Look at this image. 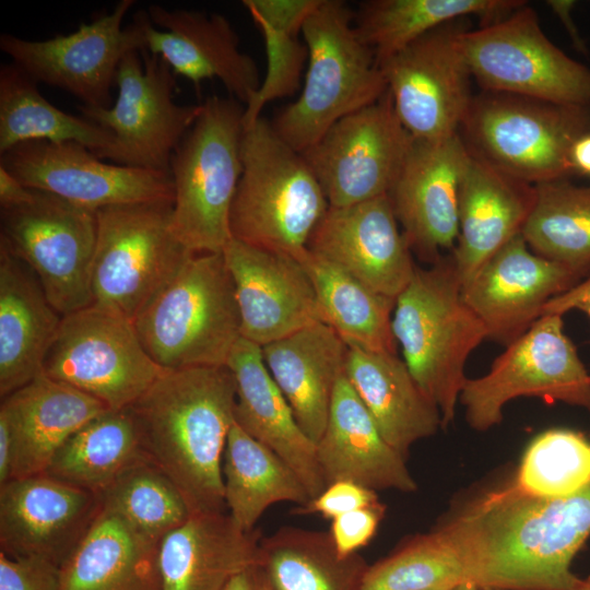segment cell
Wrapping results in <instances>:
<instances>
[{
  "mask_svg": "<svg viewBox=\"0 0 590 590\" xmlns=\"http://www.w3.org/2000/svg\"><path fill=\"white\" fill-rule=\"evenodd\" d=\"M460 20L441 25L379 67L396 113L416 140L459 133L473 98Z\"/></svg>",
  "mask_w": 590,
  "mask_h": 590,
  "instance_id": "cell-17",
  "label": "cell"
},
{
  "mask_svg": "<svg viewBox=\"0 0 590 590\" xmlns=\"http://www.w3.org/2000/svg\"><path fill=\"white\" fill-rule=\"evenodd\" d=\"M222 474L228 515L245 531L255 530L263 512L276 503L303 507L310 500L295 471L235 422L228 433Z\"/></svg>",
  "mask_w": 590,
  "mask_h": 590,
  "instance_id": "cell-34",
  "label": "cell"
},
{
  "mask_svg": "<svg viewBox=\"0 0 590 590\" xmlns=\"http://www.w3.org/2000/svg\"><path fill=\"white\" fill-rule=\"evenodd\" d=\"M469 157L459 133L414 139L388 194L412 252L429 264L456 245L459 189Z\"/></svg>",
  "mask_w": 590,
  "mask_h": 590,
  "instance_id": "cell-19",
  "label": "cell"
},
{
  "mask_svg": "<svg viewBox=\"0 0 590 590\" xmlns=\"http://www.w3.org/2000/svg\"><path fill=\"white\" fill-rule=\"evenodd\" d=\"M116 85L118 95L110 107L79 106L82 117L111 135L110 148L98 157L122 166L169 173L170 157L199 116L201 104H176L175 73L148 50L125 56Z\"/></svg>",
  "mask_w": 590,
  "mask_h": 590,
  "instance_id": "cell-14",
  "label": "cell"
},
{
  "mask_svg": "<svg viewBox=\"0 0 590 590\" xmlns=\"http://www.w3.org/2000/svg\"><path fill=\"white\" fill-rule=\"evenodd\" d=\"M222 590H274L259 562L235 575Z\"/></svg>",
  "mask_w": 590,
  "mask_h": 590,
  "instance_id": "cell-51",
  "label": "cell"
},
{
  "mask_svg": "<svg viewBox=\"0 0 590 590\" xmlns=\"http://www.w3.org/2000/svg\"><path fill=\"white\" fill-rule=\"evenodd\" d=\"M99 497L104 509L158 543L191 516L177 486L152 462L129 469Z\"/></svg>",
  "mask_w": 590,
  "mask_h": 590,
  "instance_id": "cell-41",
  "label": "cell"
},
{
  "mask_svg": "<svg viewBox=\"0 0 590 590\" xmlns=\"http://www.w3.org/2000/svg\"><path fill=\"white\" fill-rule=\"evenodd\" d=\"M13 461V442L8 420L0 412V486L11 480Z\"/></svg>",
  "mask_w": 590,
  "mask_h": 590,
  "instance_id": "cell-52",
  "label": "cell"
},
{
  "mask_svg": "<svg viewBox=\"0 0 590 590\" xmlns=\"http://www.w3.org/2000/svg\"><path fill=\"white\" fill-rule=\"evenodd\" d=\"M132 321L144 350L164 369L225 366L241 335L223 253H194Z\"/></svg>",
  "mask_w": 590,
  "mask_h": 590,
  "instance_id": "cell-6",
  "label": "cell"
},
{
  "mask_svg": "<svg viewBox=\"0 0 590 590\" xmlns=\"http://www.w3.org/2000/svg\"><path fill=\"white\" fill-rule=\"evenodd\" d=\"M570 165L574 175L590 177V132L579 137L573 144Z\"/></svg>",
  "mask_w": 590,
  "mask_h": 590,
  "instance_id": "cell-53",
  "label": "cell"
},
{
  "mask_svg": "<svg viewBox=\"0 0 590 590\" xmlns=\"http://www.w3.org/2000/svg\"><path fill=\"white\" fill-rule=\"evenodd\" d=\"M462 44L483 91L590 106V69L545 35L527 2L480 28H467Z\"/></svg>",
  "mask_w": 590,
  "mask_h": 590,
  "instance_id": "cell-12",
  "label": "cell"
},
{
  "mask_svg": "<svg viewBox=\"0 0 590 590\" xmlns=\"http://www.w3.org/2000/svg\"><path fill=\"white\" fill-rule=\"evenodd\" d=\"M250 16L263 38L267 71L259 88L244 106V128L258 120L271 102L300 92L308 61V50L299 39V33L271 24L258 15Z\"/></svg>",
  "mask_w": 590,
  "mask_h": 590,
  "instance_id": "cell-44",
  "label": "cell"
},
{
  "mask_svg": "<svg viewBox=\"0 0 590 590\" xmlns=\"http://www.w3.org/2000/svg\"><path fill=\"white\" fill-rule=\"evenodd\" d=\"M240 157L229 212L232 238L302 261L329 209L318 179L303 154L262 116L244 128Z\"/></svg>",
  "mask_w": 590,
  "mask_h": 590,
  "instance_id": "cell-3",
  "label": "cell"
},
{
  "mask_svg": "<svg viewBox=\"0 0 590 590\" xmlns=\"http://www.w3.org/2000/svg\"><path fill=\"white\" fill-rule=\"evenodd\" d=\"M174 201L115 204L96 211L93 303L133 320L196 253L173 229Z\"/></svg>",
  "mask_w": 590,
  "mask_h": 590,
  "instance_id": "cell-9",
  "label": "cell"
},
{
  "mask_svg": "<svg viewBox=\"0 0 590 590\" xmlns=\"http://www.w3.org/2000/svg\"><path fill=\"white\" fill-rule=\"evenodd\" d=\"M586 276L534 253L519 234L461 285L462 296L487 339L507 346L542 316L552 298Z\"/></svg>",
  "mask_w": 590,
  "mask_h": 590,
  "instance_id": "cell-20",
  "label": "cell"
},
{
  "mask_svg": "<svg viewBox=\"0 0 590 590\" xmlns=\"http://www.w3.org/2000/svg\"><path fill=\"white\" fill-rule=\"evenodd\" d=\"M235 402L229 369L204 366L165 369L127 408L151 462L177 486L191 515L226 508L222 462Z\"/></svg>",
  "mask_w": 590,
  "mask_h": 590,
  "instance_id": "cell-2",
  "label": "cell"
},
{
  "mask_svg": "<svg viewBox=\"0 0 590 590\" xmlns=\"http://www.w3.org/2000/svg\"><path fill=\"white\" fill-rule=\"evenodd\" d=\"M225 366L236 386L235 423L295 471L310 499L317 497L327 484L316 444L297 423L291 405L271 376L262 347L240 337Z\"/></svg>",
  "mask_w": 590,
  "mask_h": 590,
  "instance_id": "cell-25",
  "label": "cell"
},
{
  "mask_svg": "<svg viewBox=\"0 0 590 590\" xmlns=\"http://www.w3.org/2000/svg\"><path fill=\"white\" fill-rule=\"evenodd\" d=\"M151 462L129 410H108L72 434L44 473L101 495L129 469Z\"/></svg>",
  "mask_w": 590,
  "mask_h": 590,
  "instance_id": "cell-35",
  "label": "cell"
},
{
  "mask_svg": "<svg viewBox=\"0 0 590 590\" xmlns=\"http://www.w3.org/2000/svg\"><path fill=\"white\" fill-rule=\"evenodd\" d=\"M33 199V189L25 187L0 166V208L26 203Z\"/></svg>",
  "mask_w": 590,
  "mask_h": 590,
  "instance_id": "cell-50",
  "label": "cell"
},
{
  "mask_svg": "<svg viewBox=\"0 0 590 590\" xmlns=\"http://www.w3.org/2000/svg\"><path fill=\"white\" fill-rule=\"evenodd\" d=\"M320 0H244L250 15L302 34L303 26Z\"/></svg>",
  "mask_w": 590,
  "mask_h": 590,
  "instance_id": "cell-48",
  "label": "cell"
},
{
  "mask_svg": "<svg viewBox=\"0 0 590 590\" xmlns=\"http://www.w3.org/2000/svg\"><path fill=\"white\" fill-rule=\"evenodd\" d=\"M453 590H481V589L473 586V585L465 583V585H461V586L457 587Z\"/></svg>",
  "mask_w": 590,
  "mask_h": 590,
  "instance_id": "cell-56",
  "label": "cell"
},
{
  "mask_svg": "<svg viewBox=\"0 0 590 590\" xmlns=\"http://www.w3.org/2000/svg\"><path fill=\"white\" fill-rule=\"evenodd\" d=\"M528 494L560 498L590 484V436L569 428H551L526 448L514 476Z\"/></svg>",
  "mask_w": 590,
  "mask_h": 590,
  "instance_id": "cell-42",
  "label": "cell"
},
{
  "mask_svg": "<svg viewBox=\"0 0 590 590\" xmlns=\"http://www.w3.org/2000/svg\"><path fill=\"white\" fill-rule=\"evenodd\" d=\"M380 504L377 492L350 481H337L303 507H297L299 515L318 514L332 520L343 514Z\"/></svg>",
  "mask_w": 590,
  "mask_h": 590,
  "instance_id": "cell-47",
  "label": "cell"
},
{
  "mask_svg": "<svg viewBox=\"0 0 590 590\" xmlns=\"http://www.w3.org/2000/svg\"><path fill=\"white\" fill-rule=\"evenodd\" d=\"M144 350L133 321L97 303L62 317L43 374L101 401L130 406L164 373Z\"/></svg>",
  "mask_w": 590,
  "mask_h": 590,
  "instance_id": "cell-10",
  "label": "cell"
},
{
  "mask_svg": "<svg viewBox=\"0 0 590 590\" xmlns=\"http://www.w3.org/2000/svg\"><path fill=\"white\" fill-rule=\"evenodd\" d=\"M384 515L385 505L380 503L332 519L329 533L338 553L341 556L357 554L375 536Z\"/></svg>",
  "mask_w": 590,
  "mask_h": 590,
  "instance_id": "cell-46",
  "label": "cell"
},
{
  "mask_svg": "<svg viewBox=\"0 0 590 590\" xmlns=\"http://www.w3.org/2000/svg\"><path fill=\"white\" fill-rule=\"evenodd\" d=\"M158 544L102 507L60 566L58 590H162Z\"/></svg>",
  "mask_w": 590,
  "mask_h": 590,
  "instance_id": "cell-33",
  "label": "cell"
},
{
  "mask_svg": "<svg viewBox=\"0 0 590 590\" xmlns=\"http://www.w3.org/2000/svg\"><path fill=\"white\" fill-rule=\"evenodd\" d=\"M108 411L97 399L44 374L1 399L12 442V479L46 471L63 442Z\"/></svg>",
  "mask_w": 590,
  "mask_h": 590,
  "instance_id": "cell-28",
  "label": "cell"
},
{
  "mask_svg": "<svg viewBox=\"0 0 590 590\" xmlns=\"http://www.w3.org/2000/svg\"><path fill=\"white\" fill-rule=\"evenodd\" d=\"M0 166L30 189L92 211L115 204L174 201L169 173L103 162L76 142L22 143L0 155Z\"/></svg>",
  "mask_w": 590,
  "mask_h": 590,
  "instance_id": "cell-18",
  "label": "cell"
},
{
  "mask_svg": "<svg viewBox=\"0 0 590 590\" xmlns=\"http://www.w3.org/2000/svg\"><path fill=\"white\" fill-rule=\"evenodd\" d=\"M579 310L590 318V273L576 285L552 298L543 308L542 315H564Z\"/></svg>",
  "mask_w": 590,
  "mask_h": 590,
  "instance_id": "cell-49",
  "label": "cell"
},
{
  "mask_svg": "<svg viewBox=\"0 0 590 590\" xmlns=\"http://www.w3.org/2000/svg\"><path fill=\"white\" fill-rule=\"evenodd\" d=\"M519 397L563 402L590 414V374L564 332L562 315H542L485 375L467 379L459 402L469 426L485 432L502 422L504 406Z\"/></svg>",
  "mask_w": 590,
  "mask_h": 590,
  "instance_id": "cell-11",
  "label": "cell"
},
{
  "mask_svg": "<svg viewBox=\"0 0 590 590\" xmlns=\"http://www.w3.org/2000/svg\"><path fill=\"white\" fill-rule=\"evenodd\" d=\"M102 509L99 495L46 473L0 486V546L61 566Z\"/></svg>",
  "mask_w": 590,
  "mask_h": 590,
  "instance_id": "cell-21",
  "label": "cell"
},
{
  "mask_svg": "<svg viewBox=\"0 0 590 590\" xmlns=\"http://www.w3.org/2000/svg\"><path fill=\"white\" fill-rule=\"evenodd\" d=\"M60 567L39 557H11L0 551V590H58Z\"/></svg>",
  "mask_w": 590,
  "mask_h": 590,
  "instance_id": "cell-45",
  "label": "cell"
},
{
  "mask_svg": "<svg viewBox=\"0 0 590 590\" xmlns=\"http://www.w3.org/2000/svg\"><path fill=\"white\" fill-rule=\"evenodd\" d=\"M347 351L342 338L321 321L262 346L271 376L315 444L324 432Z\"/></svg>",
  "mask_w": 590,
  "mask_h": 590,
  "instance_id": "cell-31",
  "label": "cell"
},
{
  "mask_svg": "<svg viewBox=\"0 0 590 590\" xmlns=\"http://www.w3.org/2000/svg\"><path fill=\"white\" fill-rule=\"evenodd\" d=\"M347 346L345 377L384 439L406 459L416 441L442 427L439 409L397 353Z\"/></svg>",
  "mask_w": 590,
  "mask_h": 590,
  "instance_id": "cell-32",
  "label": "cell"
},
{
  "mask_svg": "<svg viewBox=\"0 0 590 590\" xmlns=\"http://www.w3.org/2000/svg\"><path fill=\"white\" fill-rule=\"evenodd\" d=\"M133 4V0H121L111 12L81 23L73 33L45 40L4 33L0 49L36 83L59 87L83 106L108 108L121 60L129 52L146 49L148 11H139L132 23L122 25Z\"/></svg>",
  "mask_w": 590,
  "mask_h": 590,
  "instance_id": "cell-15",
  "label": "cell"
},
{
  "mask_svg": "<svg viewBox=\"0 0 590 590\" xmlns=\"http://www.w3.org/2000/svg\"><path fill=\"white\" fill-rule=\"evenodd\" d=\"M308 250L392 299L406 287L416 269L388 196L329 206L309 239Z\"/></svg>",
  "mask_w": 590,
  "mask_h": 590,
  "instance_id": "cell-22",
  "label": "cell"
},
{
  "mask_svg": "<svg viewBox=\"0 0 590 590\" xmlns=\"http://www.w3.org/2000/svg\"><path fill=\"white\" fill-rule=\"evenodd\" d=\"M465 583L459 560L429 530L369 565L362 590H453Z\"/></svg>",
  "mask_w": 590,
  "mask_h": 590,
  "instance_id": "cell-43",
  "label": "cell"
},
{
  "mask_svg": "<svg viewBox=\"0 0 590 590\" xmlns=\"http://www.w3.org/2000/svg\"><path fill=\"white\" fill-rule=\"evenodd\" d=\"M62 317L32 269L0 245L1 399L43 374Z\"/></svg>",
  "mask_w": 590,
  "mask_h": 590,
  "instance_id": "cell-30",
  "label": "cell"
},
{
  "mask_svg": "<svg viewBox=\"0 0 590 590\" xmlns=\"http://www.w3.org/2000/svg\"><path fill=\"white\" fill-rule=\"evenodd\" d=\"M145 28L148 51L175 73L200 85L216 79L244 106L257 92L261 76L255 59L240 50L239 37L220 13L151 4Z\"/></svg>",
  "mask_w": 590,
  "mask_h": 590,
  "instance_id": "cell-24",
  "label": "cell"
},
{
  "mask_svg": "<svg viewBox=\"0 0 590 590\" xmlns=\"http://www.w3.org/2000/svg\"><path fill=\"white\" fill-rule=\"evenodd\" d=\"M300 263L312 283L322 322L347 345L397 353L392 331L396 299L375 292L309 250Z\"/></svg>",
  "mask_w": 590,
  "mask_h": 590,
  "instance_id": "cell-38",
  "label": "cell"
},
{
  "mask_svg": "<svg viewBox=\"0 0 590 590\" xmlns=\"http://www.w3.org/2000/svg\"><path fill=\"white\" fill-rule=\"evenodd\" d=\"M535 197L521 235L536 255L590 273V185L568 179L534 186Z\"/></svg>",
  "mask_w": 590,
  "mask_h": 590,
  "instance_id": "cell-40",
  "label": "cell"
},
{
  "mask_svg": "<svg viewBox=\"0 0 590 590\" xmlns=\"http://www.w3.org/2000/svg\"><path fill=\"white\" fill-rule=\"evenodd\" d=\"M524 3L522 0H368L354 11L353 24L379 64L449 22L474 15L487 24Z\"/></svg>",
  "mask_w": 590,
  "mask_h": 590,
  "instance_id": "cell-37",
  "label": "cell"
},
{
  "mask_svg": "<svg viewBox=\"0 0 590 590\" xmlns=\"http://www.w3.org/2000/svg\"><path fill=\"white\" fill-rule=\"evenodd\" d=\"M354 11L342 0H320L302 37L308 61L297 98L271 121L276 133L303 152L341 118L380 99L387 82L373 50L358 37Z\"/></svg>",
  "mask_w": 590,
  "mask_h": 590,
  "instance_id": "cell-5",
  "label": "cell"
},
{
  "mask_svg": "<svg viewBox=\"0 0 590 590\" xmlns=\"http://www.w3.org/2000/svg\"><path fill=\"white\" fill-rule=\"evenodd\" d=\"M31 141L76 142L97 157L111 135L95 122L50 104L37 83L12 63L0 67V155Z\"/></svg>",
  "mask_w": 590,
  "mask_h": 590,
  "instance_id": "cell-39",
  "label": "cell"
},
{
  "mask_svg": "<svg viewBox=\"0 0 590 590\" xmlns=\"http://www.w3.org/2000/svg\"><path fill=\"white\" fill-rule=\"evenodd\" d=\"M260 540L224 511L191 515L160 541L162 590H222L258 562Z\"/></svg>",
  "mask_w": 590,
  "mask_h": 590,
  "instance_id": "cell-29",
  "label": "cell"
},
{
  "mask_svg": "<svg viewBox=\"0 0 590 590\" xmlns=\"http://www.w3.org/2000/svg\"><path fill=\"white\" fill-rule=\"evenodd\" d=\"M534 197V186L470 153L459 189L457 241L449 252L461 285L521 234Z\"/></svg>",
  "mask_w": 590,
  "mask_h": 590,
  "instance_id": "cell-26",
  "label": "cell"
},
{
  "mask_svg": "<svg viewBox=\"0 0 590 590\" xmlns=\"http://www.w3.org/2000/svg\"><path fill=\"white\" fill-rule=\"evenodd\" d=\"M392 331L409 370L439 409L442 427L448 426L468 379L467 359L487 339L484 324L463 299L449 253L428 268L416 267L396 299Z\"/></svg>",
  "mask_w": 590,
  "mask_h": 590,
  "instance_id": "cell-4",
  "label": "cell"
},
{
  "mask_svg": "<svg viewBox=\"0 0 590 590\" xmlns=\"http://www.w3.org/2000/svg\"><path fill=\"white\" fill-rule=\"evenodd\" d=\"M258 562L274 590H362L369 567L358 553L341 556L329 531L295 527L261 538Z\"/></svg>",
  "mask_w": 590,
  "mask_h": 590,
  "instance_id": "cell-36",
  "label": "cell"
},
{
  "mask_svg": "<svg viewBox=\"0 0 590 590\" xmlns=\"http://www.w3.org/2000/svg\"><path fill=\"white\" fill-rule=\"evenodd\" d=\"M590 132V106L508 93L473 95L459 134L469 152L532 186L574 175L570 150Z\"/></svg>",
  "mask_w": 590,
  "mask_h": 590,
  "instance_id": "cell-8",
  "label": "cell"
},
{
  "mask_svg": "<svg viewBox=\"0 0 590 590\" xmlns=\"http://www.w3.org/2000/svg\"><path fill=\"white\" fill-rule=\"evenodd\" d=\"M485 590H499V589H485Z\"/></svg>",
  "mask_w": 590,
  "mask_h": 590,
  "instance_id": "cell-57",
  "label": "cell"
},
{
  "mask_svg": "<svg viewBox=\"0 0 590 590\" xmlns=\"http://www.w3.org/2000/svg\"><path fill=\"white\" fill-rule=\"evenodd\" d=\"M575 1L570 0H551L547 1V5L552 8V10L556 13V15L560 19L564 26L569 33V36L574 43V45L577 47V49L581 51H586V46L583 40L580 38L578 31L573 23V19L570 15V11L575 5Z\"/></svg>",
  "mask_w": 590,
  "mask_h": 590,
  "instance_id": "cell-54",
  "label": "cell"
},
{
  "mask_svg": "<svg viewBox=\"0 0 590 590\" xmlns=\"http://www.w3.org/2000/svg\"><path fill=\"white\" fill-rule=\"evenodd\" d=\"M414 138L399 119L389 92L332 125L300 152L331 208L388 196Z\"/></svg>",
  "mask_w": 590,
  "mask_h": 590,
  "instance_id": "cell-16",
  "label": "cell"
},
{
  "mask_svg": "<svg viewBox=\"0 0 590 590\" xmlns=\"http://www.w3.org/2000/svg\"><path fill=\"white\" fill-rule=\"evenodd\" d=\"M222 253L234 284L241 338L262 347L322 322L312 283L300 261L235 238Z\"/></svg>",
  "mask_w": 590,
  "mask_h": 590,
  "instance_id": "cell-23",
  "label": "cell"
},
{
  "mask_svg": "<svg viewBox=\"0 0 590 590\" xmlns=\"http://www.w3.org/2000/svg\"><path fill=\"white\" fill-rule=\"evenodd\" d=\"M316 448L327 485L350 481L375 492L417 489L406 459L384 439L345 375L335 386L328 422Z\"/></svg>",
  "mask_w": 590,
  "mask_h": 590,
  "instance_id": "cell-27",
  "label": "cell"
},
{
  "mask_svg": "<svg viewBox=\"0 0 590 590\" xmlns=\"http://www.w3.org/2000/svg\"><path fill=\"white\" fill-rule=\"evenodd\" d=\"M432 531L481 590H573L581 578L571 564L590 536V484L545 498L512 477L467 498Z\"/></svg>",
  "mask_w": 590,
  "mask_h": 590,
  "instance_id": "cell-1",
  "label": "cell"
},
{
  "mask_svg": "<svg viewBox=\"0 0 590 590\" xmlns=\"http://www.w3.org/2000/svg\"><path fill=\"white\" fill-rule=\"evenodd\" d=\"M573 590H590V575L581 578L580 582Z\"/></svg>",
  "mask_w": 590,
  "mask_h": 590,
  "instance_id": "cell-55",
  "label": "cell"
},
{
  "mask_svg": "<svg viewBox=\"0 0 590 590\" xmlns=\"http://www.w3.org/2000/svg\"><path fill=\"white\" fill-rule=\"evenodd\" d=\"M244 105L213 95L175 149L173 229L193 252H222L231 240L229 212L241 175Z\"/></svg>",
  "mask_w": 590,
  "mask_h": 590,
  "instance_id": "cell-7",
  "label": "cell"
},
{
  "mask_svg": "<svg viewBox=\"0 0 590 590\" xmlns=\"http://www.w3.org/2000/svg\"><path fill=\"white\" fill-rule=\"evenodd\" d=\"M96 211L33 189L26 203L0 208V245L37 276L49 303L66 316L91 305Z\"/></svg>",
  "mask_w": 590,
  "mask_h": 590,
  "instance_id": "cell-13",
  "label": "cell"
}]
</instances>
